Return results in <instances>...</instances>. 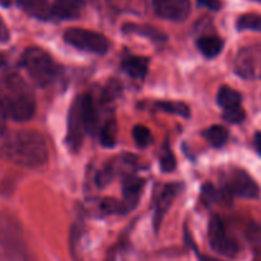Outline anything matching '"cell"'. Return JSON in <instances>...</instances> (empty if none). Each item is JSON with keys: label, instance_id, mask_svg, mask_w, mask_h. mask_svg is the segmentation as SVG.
Segmentation results:
<instances>
[{"label": "cell", "instance_id": "6da1fadb", "mask_svg": "<svg viewBox=\"0 0 261 261\" xmlns=\"http://www.w3.org/2000/svg\"><path fill=\"white\" fill-rule=\"evenodd\" d=\"M0 158L20 167H42L48 158L46 138L32 129L3 133L0 134Z\"/></svg>", "mask_w": 261, "mask_h": 261}, {"label": "cell", "instance_id": "7a4b0ae2", "mask_svg": "<svg viewBox=\"0 0 261 261\" xmlns=\"http://www.w3.org/2000/svg\"><path fill=\"white\" fill-rule=\"evenodd\" d=\"M0 106L14 121H28L36 112V97L27 82L15 73L0 79Z\"/></svg>", "mask_w": 261, "mask_h": 261}, {"label": "cell", "instance_id": "3957f363", "mask_svg": "<svg viewBox=\"0 0 261 261\" xmlns=\"http://www.w3.org/2000/svg\"><path fill=\"white\" fill-rule=\"evenodd\" d=\"M22 64L36 86L47 87L59 75V66L41 47H28L22 56Z\"/></svg>", "mask_w": 261, "mask_h": 261}, {"label": "cell", "instance_id": "277c9868", "mask_svg": "<svg viewBox=\"0 0 261 261\" xmlns=\"http://www.w3.org/2000/svg\"><path fill=\"white\" fill-rule=\"evenodd\" d=\"M64 41L82 51L103 55L109 51L110 42L106 36L84 28H69L64 33Z\"/></svg>", "mask_w": 261, "mask_h": 261}, {"label": "cell", "instance_id": "5b68a950", "mask_svg": "<svg viewBox=\"0 0 261 261\" xmlns=\"http://www.w3.org/2000/svg\"><path fill=\"white\" fill-rule=\"evenodd\" d=\"M208 234L212 249L216 252L228 257H233L239 254V244L233 237L229 236L223 221L218 216H213L211 218Z\"/></svg>", "mask_w": 261, "mask_h": 261}, {"label": "cell", "instance_id": "8992f818", "mask_svg": "<svg viewBox=\"0 0 261 261\" xmlns=\"http://www.w3.org/2000/svg\"><path fill=\"white\" fill-rule=\"evenodd\" d=\"M87 134L86 117L83 112V103H82V96H78L71 103L68 115V135H66V143L69 148L74 152L81 149L83 144L84 135Z\"/></svg>", "mask_w": 261, "mask_h": 261}, {"label": "cell", "instance_id": "52a82bcc", "mask_svg": "<svg viewBox=\"0 0 261 261\" xmlns=\"http://www.w3.org/2000/svg\"><path fill=\"white\" fill-rule=\"evenodd\" d=\"M226 191L231 195L244 199H259L260 188L254 178L244 170H234L228 173L224 181Z\"/></svg>", "mask_w": 261, "mask_h": 261}, {"label": "cell", "instance_id": "ba28073f", "mask_svg": "<svg viewBox=\"0 0 261 261\" xmlns=\"http://www.w3.org/2000/svg\"><path fill=\"white\" fill-rule=\"evenodd\" d=\"M153 9L158 17L172 22H182L191 10L190 0H152Z\"/></svg>", "mask_w": 261, "mask_h": 261}, {"label": "cell", "instance_id": "9c48e42d", "mask_svg": "<svg viewBox=\"0 0 261 261\" xmlns=\"http://www.w3.org/2000/svg\"><path fill=\"white\" fill-rule=\"evenodd\" d=\"M181 190L180 184H168L162 189L158 198L157 204H155V213H154V227L158 229L160 224L162 223L166 213L168 212L170 206L172 205L173 200L178 195Z\"/></svg>", "mask_w": 261, "mask_h": 261}, {"label": "cell", "instance_id": "30bf717a", "mask_svg": "<svg viewBox=\"0 0 261 261\" xmlns=\"http://www.w3.org/2000/svg\"><path fill=\"white\" fill-rule=\"evenodd\" d=\"M84 10L83 0H54L51 15L59 19H76Z\"/></svg>", "mask_w": 261, "mask_h": 261}, {"label": "cell", "instance_id": "8fae6325", "mask_svg": "<svg viewBox=\"0 0 261 261\" xmlns=\"http://www.w3.org/2000/svg\"><path fill=\"white\" fill-rule=\"evenodd\" d=\"M144 184L145 181L138 176L130 175L125 177L124 182H122V196H124V203L126 204L129 211L138 205Z\"/></svg>", "mask_w": 261, "mask_h": 261}, {"label": "cell", "instance_id": "7c38bea8", "mask_svg": "<svg viewBox=\"0 0 261 261\" xmlns=\"http://www.w3.org/2000/svg\"><path fill=\"white\" fill-rule=\"evenodd\" d=\"M122 32L126 35H138L147 37L154 42H165L167 41V36L162 31L148 24H137V23H126L122 25Z\"/></svg>", "mask_w": 261, "mask_h": 261}, {"label": "cell", "instance_id": "4fadbf2b", "mask_svg": "<svg viewBox=\"0 0 261 261\" xmlns=\"http://www.w3.org/2000/svg\"><path fill=\"white\" fill-rule=\"evenodd\" d=\"M149 60L144 56H127L122 60L121 68L125 73L134 79H143L148 73Z\"/></svg>", "mask_w": 261, "mask_h": 261}, {"label": "cell", "instance_id": "5bb4252c", "mask_svg": "<svg viewBox=\"0 0 261 261\" xmlns=\"http://www.w3.org/2000/svg\"><path fill=\"white\" fill-rule=\"evenodd\" d=\"M81 96H82V103H83L84 117H86L87 133H89V134H94V133L98 130V126H99L97 105L91 94L86 93V94H81Z\"/></svg>", "mask_w": 261, "mask_h": 261}, {"label": "cell", "instance_id": "9a60e30c", "mask_svg": "<svg viewBox=\"0 0 261 261\" xmlns=\"http://www.w3.org/2000/svg\"><path fill=\"white\" fill-rule=\"evenodd\" d=\"M17 3L31 17L37 19H48V17H51L48 0H17Z\"/></svg>", "mask_w": 261, "mask_h": 261}, {"label": "cell", "instance_id": "2e32d148", "mask_svg": "<svg viewBox=\"0 0 261 261\" xmlns=\"http://www.w3.org/2000/svg\"><path fill=\"white\" fill-rule=\"evenodd\" d=\"M224 42L218 36H203L198 40V48L205 58L213 59L223 50Z\"/></svg>", "mask_w": 261, "mask_h": 261}, {"label": "cell", "instance_id": "e0dca14e", "mask_svg": "<svg viewBox=\"0 0 261 261\" xmlns=\"http://www.w3.org/2000/svg\"><path fill=\"white\" fill-rule=\"evenodd\" d=\"M241 101L242 96L240 94V92L234 91L231 87L223 86L219 88L218 94H217V102L223 109V111L241 106Z\"/></svg>", "mask_w": 261, "mask_h": 261}, {"label": "cell", "instance_id": "ac0fdd59", "mask_svg": "<svg viewBox=\"0 0 261 261\" xmlns=\"http://www.w3.org/2000/svg\"><path fill=\"white\" fill-rule=\"evenodd\" d=\"M117 140V122L115 119H109L99 130V142L103 147H115Z\"/></svg>", "mask_w": 261, "mask_h": 261}, {"label": "cell", "instance_id": "d6986e66", "mask_svg": "<svg viewBox=\"0 0 261 261\" xmlns=\"http://www.w3.org/2000/svg\"><path fill=\"white\" fill-rule=\"evenodd\" d=\"M203 135L216 148L223 147L227 143V140H228V130L224 126H222V125H213V126L208 127L203 133Z\"/></svg>", "mask_w": 261, "mask_h": 261}, {"label": "cell", "instance_id": "ffe728a7", "mask_svg": "<svg viewBox=\"0 0 261 261\" xmlns=\"http://www.w3.org/2000/svg\"><path fill=\"white\" fill-rule=\"evenodd\" d=\"M157 110L162 112H167V114L172 115H178V116H182L185 119L190 117V109H189L188 105H185L184 102H177V101H161L155 103Z\"/></svg>", "mask_w": 261, "mask_h": 261}, {"label": "cell", "instance_id": "44dd1931", "mask_svg": "<svg viewBox=\"0 0 261 261\" xmlns=\"http://www.w3.org/2000/svg\"><path fill=\"white\" fill-rule=\"evenodd\" d=\"M237 28L240 31H255L261 32V14L249 13L244 14L237 20Z\"/></svg>", "mask_w": 261, "mask_h": 261}, {"label": "cell", "instance_id": "7402d4cb", "mask_svg": "<svg viewBox=\"0 0 261 261\" xmlns=\"http://www.w3.org/2000/svg\"><path fill=\"white\" fill-rule=\"evenodd\" d=\"M247 241L256 254V261H261V224L252 223L246 232Z\"/></svg>", "mask_w": 261, "mask_h": 261}, {"label": "cell", "instance_id": "603a6c76", "mask_svg": "<svg viewBox=\"0 0 261 261\" xmlns=\"http://www.w3.org/2000/svg\"><path fill=\"white\" fill-rule=\"evenodd\" d=\"M101 211L105 214H126L127 212H130L124 201H119L112 198H106L102 200Z\"/></svg>", "mask_w": 261, "mask_h": 261}, {"label": "cell", "instance_id": "cb8c5ba5", "mask_svg": "<svg viewBox=\"0 0 261 261\" xmlns=\"http://www.w3.org/2000/svg\"><path fill=\"white\" fill-rule=\"evenodd\" d=\"M133 138H134L135 143L138 147L145 148L153 142V137L150 130L144 125H135L133 127Z\"/></svg>", "mask_w": 261, "mask_h": 261}, {"label": "cell", "instance_id": "d4e9b609", "mask_svg": "<svg viewBox=\"0 0 261 261\" xmlns=\"http://www.w3.org/2000/svg\"><path fill=\"white\" fill-rule=\"evenodd\" d=\"M161 168H162L163 172H172L173 170L176 168V157L173 154L172 149L168 147L165 148L163 150L162 155H161V161H160Z\"/></svg>", "mask_w": 261, "mask_h": 261}, {"label": "cell", "instance_id": "484cf974", "mask_svg": "<svg viewBox=\"0 0 261 261\" xmlns=\"http://www.w3.org/2000/svg\"><path fill=\"white\" fill-rule=\"evenodd\" d=\"M246 117V114H245L244 109L241 106L234 107V109H229V110H224L223 111V119L226 121L232 122V124H240L242 122Z\"/></svg>", "mask_w": 261, "mask_h": 261}, {"label": "cell", "instance_id": "4316f807", "mask_svg": "<svg viewBox=\"0 0 261 261\" xmlns=\"http://www.w3.org/2000/svg\"><path fill=\"white\" fill-rule=\"evenodd\" d=\"M201 191H203V199L205 201H209V203L216 200L217 195H218V191L216 190V188L212 184H205Z\"/></svg>", "mask_w": 261, "mask_h": 261}, {"label": "cell", "instance_id": "83f0119b", "mask_svg": "<svg viewBox=\"0 0 261 261\" xmlns=\"http://www.w3.org/2000/svg\"><path fill=\"white\" fill-rule=\"evenodd\" d=\"M198 3L211 10H219L222 7L221 0H198Z\"/></svg>", "mask_w": 261, "mask_h": 261}, {"label": "cell", "instance_id": "f1b7e54d", "mask_svg": "<svg viewBox=\"0 0 261 261\" xmlns=\"http://www.w3.org/2000/svg\"><path fill=\"white\" fill-rule=\"evenodd\" d=\"M7 41H9V31L0 18V42H7Z\"/></svg>", "mask_w": 261, "mask_h": 261}, {"label": "cell", "instance_id": "f546056e", "mask_svg": "<svg viewBox=\"0 0 261 261\" xmlns=\"http://www.w3.org/2000/svg\"><path fill=\"white\" fill-rule=\"evenodd\" d=\"M254 144H255V148H256V152L259 153V155L261 157V132L255 133Z\"/></svg>", "mask_w": 261, "mask_h": 261}, {"label": "cell", "instance_id": "4dcf8cb0", "mask_svg": "<svg viewBox=\"0 0 261 261\" xmlns=\"http://www.w3.org/2000/svg\"><path fill=\"white\" fill-rule=\"evenodd\" d=\"M4 117H5V114H4V111H3L2 106H0V129H2L3 122H4Z\"/></svg>", "mask_w": 261, "mask_h": 261}, {"label": "cell", "instance_id": "1f68e13d", "mask_svg": "<svg viewBox=\"0 0 261 261\" xmlns=\"http://www.w3.org/2000/svg\"><path fill=\"white\" fill-rule=\"evenodd\" d=\"M199 260L200 261H221V260H217V259H213V257H208V256H199Z\"/></svg>", "mask_w": 261, "mask_h": 261}, {"label": "cell", "instance_id": "d6a6232c", "mask_svg": "<svg viewBox=\"0 0 261 261\" xmlns=\"http://www.w3.org/2000/svg\"><path fill=\"white\" fill-rule=\"evenodd\" d=\"M257 2H261V0H257Z\"/></svg>", "mask_w": 261, "mask_h": 261}]
</instances>
